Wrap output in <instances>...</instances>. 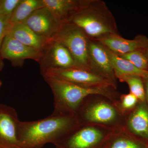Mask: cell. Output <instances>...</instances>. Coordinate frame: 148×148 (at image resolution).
I'll return each mask as SVG.
<instances>
[{
  "label": "cell",
  "instance_id": "obj_23",
  "mask_svg": "<svg viewBox=\"0 0 148 148\" xmlns=\"http://www.w3.org/2000/svg\"><path fill=\"white\" fill-rule=\"evenodd\" d=\"M21 0H0V16H11Z\"/></svg>",
  "mask_w": 148,
  "mask_h": 148
},
{
  "label": "cell",
  "instance_id": "obj_27",
  "mask_svg": "<svg viewBox=\"0 0 148 148\" xmlns=\"http://www.w3.org/2000/svg\"><path fill=\"white\" fill-rule=\"evenodd\" d=\"M141 50H142L143 53H144V54L146 58H147L148 61V48L144 49H141Z\"/></svg>",
  "mask_w": 148,
  "mask_h": 148
},
{
  "label": "cell",
  "instance_id": "obj_29",
  "mask_svg": "<svg viewBox=\"0 0 148 148\" xmlns=\"http://www.w3.org/2000/svg\"><path fill=\"white\" fill-rule=\"evenodd\" d=\"M0 87H1V86H0Z\"/></svg>",
  "mask_w": 148,
  "mask_h": 148
},
{
  "label": "cell",
  "instance_id": "obj_18",
  "mask_svg": "<svg viewBox=\"0 0 148 148\" xmlns=\"http://www.w3.org/2000/svg\"><path fill=\"white\" fill-rule=\"evenodd\" d=\"M105 47L113 68L116 77L119 75H125L138 76L143 78L148 75V71L138 69L129 61L121 58L108 48Z\"/></svg>",
  "mask_w": 148,
  "mask_h": 148
},
{
  "label": "cell",
  "instance_id": "obj_11",
  "mask_svg": "<svg viewBox=\"0 0 148 148\" xmlns=\"http://www.w3.org/2000/svg\"><path fill=\"white\" fill-rule=\"evenodd\" d=\"M18 119L13 108L0 104V147L21 148L18 138Z\"/></svg>",
  "mask_w": 148,
  "mask_h": 148
},
{
  "label": "cell",
  "instance_id": "obj_22",
  "mask_svg": "<svg viewBox=\"0 0 148 148\" xmlns=\"http://www.w3.org/2000/svg\"><path fill=\"white\" fill-rule=\"evenodd\" d=\"M118 56L129 61L138 69L148 71V61L141 49Z\"/></svg>",
  "mask_w": 148,
  "mask_h": 148
},
{
  "label": "cell",
  "instance_id": "obj_21",
  "mask_svg": "<svg viewBox=\"0 0 148 148\" xmlns=\"http://www.w3.org/2000/svg\"><path fill=\"white\" fill-rule=\"evenodd\" d=\"M139 102L135 95L129 92L121 94L119 99L114 104L119 112L125 116L135 109Z\"/></svg>",
  "mask_w": 148,
  "mask_h": 148
},
{
  "label": "cell",
  "instance_id": "obj_28",
  "mask_svg": "<svg viewBox=\"0 0 148 148\" xmlns=\"http://www.w3.org/2000/svg\"><path fill=\"white\" fill-rule=\"evenodd\" d=\"M0 148H3L1 147H0Z\"/></svg>",
  "mask_w": 148,
  "mask_h": 148
},
{
  "label": "cell",
  "instance_id": "obj_1",
  "mask_svg": "<svg viewBox=\"0 0 148 148\" xmlns=\"http://www.w3.org/2000/svg\"><path fill=\"white\" fill-rule=\"evenodd\" d=\"M79 125L75 115L55 114L18 124V138L21 148H42L53 144Z\"/></svg>",
  "mask_w": 148,
  "mask_h": 148
},
{
  "label": "cell",
  "instance_id": "obj_3",
  "mask_svg": "<svg viewBox=\"0 0 148 148\" xmlns=\"http://www.w3.org/2000/svg\"><path fill=\"white\" fill-rule=\"evenodd\" d=\"M68 22L78 27L91 39L119 34L115 18L102 0H83L81 8Z\"/></svg>",
  "mask_w": 148,
  "mask_h": 148
},
{
  "label": "cell",
  "instance_id": "obj_24",
  "mask_svg": "<svg viewBox=\"0 0 148 148\" xmlns=\"http://www.w3.org/2000/svg\"><path fill=\"white\" fill-rule=\"evenodd\" d=\"M11 16H0V50L4 39L8 32L11 25Z\"/></svg>",
  "mask_w": 148,
  "mask_h": 148
},
{
  "label": "cell",
  "instance_id": "obj_20",
  "mask_svg": "<svg viewBox=\"0 0 148 148\" xmlns=\"http://www.w3.org/2000/svg\"><path fill=\"white\" fill-rule=\"evenodd\" d=\"M121 82L127 84L130 92L135 95L140 101H146L145 92L143 78L135 75H122L116 76Z\"/></svg>",
  "mask_w": 148,
  "mask_h": 148
},
{
  "label": "cell",
  "instance_id": "obj_16",
  "mask_svg": "<svg viewBox=\"0 0 148 148\" xmlns=\"http://www.w3.org/2000/svg\"><path fill=\"white\" fill-rule=\"evenodd\" d=\"M43 1L45 6L63 24L68 22L79 10L83 0H43Z\"/></svg>",
  "mask_w": 148,
  "mask_h": 148
},
{
  "label": "cell",
  "instance_id": "obj_9",
  "mask_svg": "<svg viewBox=\"0 0 148 148\" xmlns=\"http://www.w3.org/2000/svg\"><path fill=\"white\" fill-rule=\"evenodd\" d=\"M38 63L41 72L47 69L79 68L69 50L54 40L47 43L42 52Z\"/></svg>",
  "mask_w": 148,
  "mask_h": 148
},
{
  "label": "cell",
  "instance_id": "obj_5",
  "mask_svg": "<svg viewBox=\"0 0 148 148\" xmlns=\"http://www.w3.org/2000/svg\"><path fill=\"white\" fill-rule=\"evenodd\" d=\"M114 130L79 124L53 145L56 148H101Z\"/></svg>",
  "mask_w": 148,
  "mask_h": 148
},
{
  "label": "cell",
  "instance_id": "obj_12",
  "mask_svg": "<svg viewBox=\"0 0 148 148\" xmlns=\"http://www.w3.org/2000/svg\"><path fill=\"white\" fill-rule=\"evenodd\" d=\"M122 127L148 147V105L139 101L135 109L124 117Z\"/></svg>",
  "mask_w": 148,
  "mask_h": 148
},
{
  "label": "cell",
  "instance_id": "obj_10",
  "mask_svg": "<svg viewBox=\"0 0 148 148\" xmlns=\"http://www.w3.org/2000/svg\"><path fill=\"white\" fill-rule=\"evenodd\" d=\"M41 55L39 51L24 45L8 36L3 41L0 50L1 58L7 59L16 67H22L27 59H32L38 63Z\"/></svg>",
  "mask_w": 148,
  "mask_h": 148
},
{
  "label": "cell",
  "instance_id": "obj_7",
  "mask_svg": "<svg viewBox=\"0 0 148 148\" xmlns=\"http://www.w3.org/2000/svg\"><path fill=\"white\" fill-rule=\"evenodd\" d=\"M43 77H50L89 88H103L117 86L112 82L94 72L80 68L47 69L41 71Z\"/></svg>",
  "mask_w": 148,
  "mask_h": 148
},
{
  "label": "cell",
  "instance_id": "obj_26",
  "mask_svg": "<svg viewBox=\"0 0 148 148\" xmlns=\"http://www.w3.org/2000/svg\"><path fill=\"white\" fill-rule=\"evenodd\" d=\"M3 59L0 57V73L1 71L2 70L3 67ZM2 85L1 82L0 80V86H1Z\"/></svg>",
  "mask_w": 148,
  "mask_h": 148
},
{
  "label": "cell",
  "instance_id": "obj_2",
  "mask_svg": "<svg viewBox=\"0 0 148 148\" xmlns=\"http://www.w3.org/2000/svg\"><path fill=\"white\" fill-rule=\"evenodd\" d=\"M51 89L54 97L55 114L75 115L77 111L86 98L92 95H103L115 103L119 99V92L113 87L89 88L53 77H44Z\"/></svg>",
  "mask_w": 148,
  "mask_h": 148
},
{
  "label": "cell",
  "instance_id": "obj_19",
  "mask_svg": "<svg viewBox=\"0 0 148 148\" xmlns=\"http://www.w3.org/2000/svg\"><path fill=\"white\" fill-rule=\"evenodd\" d=\"M45 7L43 0H21L11 16V24L24 23L35 11Z\"/></svg>",
  "mask_w": 148,
  "mask_h": 148
},
{
  "label": "cell",
  "instance_id": "obj_17",
  "mask_svg": "<svg viewBox=\"0 0 148 148\" xmlns=\"http://www.w3.org/2000/svg\"><path fill=\"white\" fill-rule=\"evenodd\" d=\"M101 148H148V147L122 127L111 132Z\"/></svg>",
  "mask_w": 148,
  "mask_h": 148
},
{
  "label": "cell",
  "instance_id": "obj_25",
  "mask_svg": "<svg viewBox=\"0 0 148 148\" xmlns=\"http://www.w3.org/2000/svg\"><path fill=\"white\" fill-rule=\"evenodd\" d=\"M143 79L145 86L146 101L148 105V75L147 76L143 78Z\"/></svg>",
  "mask_w": 148,
  "mask_h": 148
},
{
  "label": "cell",
  "instance_id": "obj_4",
  "mask_svg": "<svg viewBox=\"0 0 148 148\" xmlns=\"http://www.w3.org/2000/svg\"><path fill=\"white\" fill-rule=\"evenodd\" d=\"M75 116L79 124L99 125L112 129L122 127L125 117L112 100L99 95L86 98Z\"/></svg>",
  "mask_w": 148,
  "mask_h": 148
},
{
  "label": "cell",
  "instance_id": "obj_14",
  "mask_svg": "<svg viewBox=\"0 0 148 148\" xmlns=\"http://www.w3.org/2000/svg\"><path fill=\"white\" fill-rule=\"evenodd\" d=\"M96 40L118 55L148 48V38L143 35H138L133 40H128L119 34H114Z\"/></svg>",
  "mask_w": 148,
  "mask_h": 148
},
{
  "label": "cell",
  "instance_id": "obj_15",
  "mask_svg": "<svg viewBox=\"0 0 148 148\" xmlns=\"http://www.w3.org/2000/svg\"><path fill=\"white\" fill-rule=\"evenodd\" d=\"M6 36L41 52L49 42L36 34L24 23L11 24Z\"/></svg>",
  "mask_w": 148,
  "mask_h": 148
},
{
  "label": "cell",
  "instance_id": "obj_6",
  "mask_svg": "<svg viewBox=\"0 0 148 148\" xmlns=\"http://www.w3.org/2000/svg\"><path fill=\"white\" fill-rule=\"evenodd\" d=\"M89 40L79 28L68 22L62 24L53 40L65 47L79 68L92 72L88 55Z\"/></svg>",
  "mask_w": 148,
  "mask_h": 148
},
{
  "label": "cell",
  "instance_id": "obj_13",
  "mask_svg": "<svg viewBox=\"0 0 148 148\" xmlns=\"http://www.w3.org/2000/svg\"><path fill=\"white\" fill-rule=\"evenodd\" d=\"M88 49L92 71L109 79L117 87V79L105 46L89 38Z\"/></svg>",
  "mask_w": 148,
  "mask_h": 148
},
{
  "label": "cell",
  "instance_id": "obj_8",
  "mask_svg": "<svg viewBox=\"0 0 148 148\" xmlns=\"http://www.w3.org/2000/svg\"><path fill=\"white\" fill-rule=\"evenodd\" d=\"M24 23L36 34L47 42L53 39L62 24L45 6L35 11Z\"/></svg>",
  "mask_w": 148,
  "mask_h": 148
}]
</instances>
